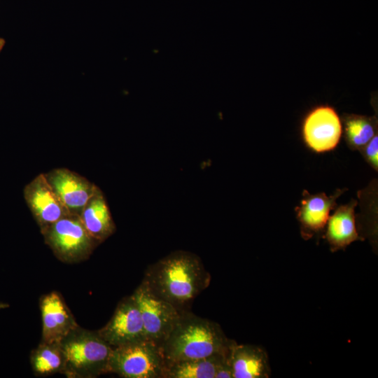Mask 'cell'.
<instances>
[{
	"label": "cell",
	"instance_id": "cell-1",
	"mask_svg": "<svg viewBox=\"0 0 378 378\" xmlns=\"http://www.w3.org/2000/svg\"><path fill=\"white\" fill-rule=\"evenodd\" d=\"M143 281L156 295L183 312L208 287L211 276L199 256L178 250L149 265Z\"/></svg>",
	"mask_w": 378,
	"mask_h": 378
},
{
	"label": "cell",
	"instance_id": "cell-2",
	"mask_svg": "<svg viewBox=\"0 0 378 378\" xmlns=\"http://www.w3.org/2000/svg\"><path fill=\"white\" fill-rule=\"evenodd\" d=\"M234 342L217 323L183 311L161 347L168 363L227 353Z\"/></svg>",
	"mask_w": 378,
	"mask_h": 378
},
{
	"label": "cell",
	"instance_id": "cell-3",
	"mask_svg": "<svg viewBox=\"0 0 378 378\" xmlns=\"http://www.w3.org/2000/svg\"><path fill=\"white\" fill-rule=\"evenodd\" d=\"M64 358L62 374L68 378H94L108 373L113 347L97 330L77 326L61 342Z\"/></svg>",
	"mask_w": 378,
	"mask_h": 378
},
{
	"label": "cell",
	"instance_id": "cell-4",
	"mask_svg": "<svg viewBox=\"0 0 378 378\" xmlns=\"http://www.w3.org/2000/svg\"><path fill=\"white\" fill-rule=\"evenodd\" d=\"M45 244L61 262L74 264L87 260L99 244L88 232L80 216L68 214L41 232Z\"/></svg>",
	"mask_w": 378,
	"mask_h": 378
},
{
	"label": "cell",
	"instance_id": "cell-5",
	"mask_svg": "<svg viewBox=\"0 0 378 378\" xmlns=\"http://www.w3.org/2000/svg\"><path fill=\"white\" fill-rule=\"evenodd\" d=\"M165 366L162 347L145 340L113 347L108 373L124 378H164Z\"/></svg>",
	"mask_w": 378,
	"mask_h": 378
},
{
	"label": "cell",
	"instance_id": "cell-6",
	"mask_svg": "<svg viewBox=\"0 0 378 378\" xmlns=\"http://www.w3.org/2000/svg\"><path fill=\"white\" fill-rule=\"evenodd\" d=\"M132 295L139 308L146 339L161 346L182 312L156 295L143 280Z\"/></svg>",
	"mask_w": 378,
	"mask_h": 378
},
{
	"label": "cell",
	"instance_id": "cell-7",
	"mask_svg": "<svg viewBox=\"0 0 378 378\" xmlns=\"http://www.w3.org/2000/svg\"><path fill=\"white\" fill-rule=\"evenodd\" d=\"M301 133L304 144L313 151L324 153L332 150L342 136L341 117L332 106L317 105L304 116Z\"/></svg>",
	"mask_w": 378,
	"mask_h": 378
},
{
	"label": "cell",
	"instance_id": "cell-8",
	"mask_svg": "<svg viewBox=\"0 0 378 378\" xmlns=\"http://www.w3.org/2000/svg\"><path fill=\"white\" fill-rule=\"evenodd\" d=\"M97 331L112 347L147 340L139 308L132 295L119 302L112 317Z\"/></svg>",
	"mask_w": 378,
	"mask_h": 378
},
{
	"label": "cell",
	"instance_id": "cell-9",
	"mask_svg": "<svg viewBox=\"0 0 378 378\" xmlns=\"http://www.w3.org/2000/svg\"><path fill=\"white\" fill-rule=\"evenodd\" d=\"M43 174L67 211L78 216L97 188L85 177L66 168H56Z\"/></svg>",
	"mask_w": 378,
	"mask_h": 378
},
{
	"label": "cell",
	"instance_id": "cell-10",
	"mask_svg": "<svg viewBox=\"0 0 378 378\" xmlns=\"http://www.w3.org/2000/svg\"><path fill=\"white\" fill-rule=\"evenodd\" d=\"M24 197L41 232L69 214L43 173L36 176L24 187Z\"/></svg>",
	"mask_w": 378,
	"mask_h": 378
},
{
	"label": "cell",
	"instance_id": "cell-11",
	"mask_svg": "<svg viewBox=\"0 0 378 378\" xmlns=\"http://www.w3.org/2000/svg\"><path fill=\"white\" fill-rule=\"evenodd\" d=\"M39 309L42 322L41 342L60 343L79 326L62 295L57 291L52 290L41 295Z\"/></svg>",
	"mask_w": 378,
	"mask_h": 378
},
{
	"label": "cell",
	"instance_id": "cell-12",
	"mask_svg": "<svg viewBox=\"0 0 378 378\" xmlns=\"http://www.w3.org/2000/svg\"><path fill=\"white\" fill-rule=\"evenodd\" d=\"M346 190L337 189L330 196L324 192L312 195L306 190L303 191L300 204L295 211L300 223L301 236L304 240L323 231L330 211L337 207L336 200Z\"/></svg>",
	"mask_w": 378,
	"mask_h": 378
},
{
	"label": "cell",
	"instance_id": "cell-13",
	"mask_svg": "<svg viewBox=\"0 0 378 378\" xmlns=\"http://www.w3.org/2000/svg\"><path fill=\"white\" fill-rule=\"evenodd\" d=\"M229 362L233 378H268L271 370L267 352L252 344H238L236 342L231 346Z\"/></svg>",
	"mask_w": 378,
	"mask_h": 378
},
{
	"label": "cell",
	"instance_id": "cell-14",
	"mask_svg": "<svg viewBox=\"0 0 378 378\" xmlns=\"http://www.w3.org/2000/svg\"><path fill=\"white\" fill-rule=\"evenodd\" d=\"M357 200H351L348 204L337 207L329 216L323 236L330 245L332 252L344 249L352 242L363 240L356 227L355 208Z\"/></svg>",
	"mask_w": 378,
	"mask_h": 378
},
{
	"label": "cell",
	"instance_id": "cell-15",
	"mask_svg": "<svg viewBox=\"0 0 378 378\" xmlns=\"http://www.w3.org/2000/svg\"><path fill=\"white\" fill-rule=\"evenodd\" d=\"M80 218L89 234L99 244L111 237L116 230L103 192L97 188L84 206Z\"/></svg>",
	"mask_w": 378,
	"mask_h": 378
},
{
	"label": "cell",
	"instance_id": "cell-16",
	"mask_svg": "<svg viewBox=\"0 0 378 378\" xmlns=\"http://www.w3.org/2000/svg\"><path fill=\"white\" fill-rule=\"evenodd\" d=\"M229 352L166 363L164 378H215L217 368L228 358Z\"/></svg>",
	"mask_w": 378,
	"mask_h": 378
},
{
	"label": "cell",
	"instance_id": "cell-17",
	"mask_svg": "<svg viewBox=\"0 0 378 378\" xmlns=\"http://www.w3.org/2000/svg\"><path fill=\"white\" fill-rule=\"evenodd\" d=\"M342 135L353 150H360L377 134V118L358 114L344 113L341 117Z\"/></svg>",
	"mask_w": 378,
	"mask_h": 378
},
{
	"label": "cell",
	"instance_id": "cell-18",
	"mask_svg": "<svg viewBox=\"0 0 378 378\" xmlns=\"http://www.w3.org/2000/svg\"><path fill=\"white\" fill-rule=\"evenodd\" d=\"M30 365L36 377L62 374L64 358L60 343L41 342L30 354Z\"/></svg>",
	"mask_w": 378,
	"mask_h": 378
},
{
	"label": "cell",
	"instance_id": "cell-19",
	"mask_svg": "<svg viewBox=\"0 0 378 378\" xmlns=\"http://www.w3.org/2000/svg\"><path fill=\"white\" fill-rule=\"evenodd\" d=\"M366 161L377 171L378 135L377 134L360 150Z\"/></svg>",
	"mask_w": 378,
	"mask_h": 378
},
{
	"label": "cell",
	"instance_id": "cell-20",
	"mask_svg": "<svg viewBox=\"0 0 378 378\" xmlns=\"http://www.w3.org/2000/svg\"><path fill=\"white\" fill-rule=\"evenodd\" d=\"M215 378H233L232 370L228 358L221 363L217 368Z\"/></svg>",
	"mask_w": 378,
	"mask_h": 378
},
{
	"label": "cell",
	"instance_id": "cell-21",
	"mask_svg": "<svg viewBox=\"0 0 378 378\" xmlns=\"http://www.w3.org/2000/svg\"><path fill=\"white\" fill-rule=\"evenodd\" d=\"M5 44H6V41L3 38L0 37V52L4 48Z\"/></svg>",
	"mask_w": 378,
	"mask_h": 378
}]
</instances>
